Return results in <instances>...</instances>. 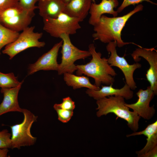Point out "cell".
<instances>
[{"label": "cell", "instance_id": "obj_1", "mask_svg": "<svg viewBox=\"0 0 157 157\" xmlns=\"http://www.w3.org/2000/svg\"><path fill=\"white\" fill-rule=\"evenodd\" d=\"M142 4L137 6L127 14L120 17H109L104 15L101 17L99 22L94 26L95 33L92 35L94 40H99L106 43L115 41L119 47L130 44L137 45L132 42H125L122 40L121 33L126 22L135 13L143 9Z\"/></svg>", "mask_w": 157, "mask_h": 157}, {"label": "cell", "instance_id": "obj_2", "mask_svg": "<svg viewBox=\"0 0 157 157\" xmlns=\"http://www.w3.org/2000/svg\"><path fill=\"white\" fill-rule=\"evenodd\" d=\"M92 58L88 63L84 65H76V75L81 76L84 74L93 78L94 84L100 87L101 84L107 85H113L115 81L113 77L117 74L108 61V58H101V54L97 52L93 44L88 46Z\"/></svg>", "mask_w": 157, "mask_h": 157}, {"label": "cell", "instance_id": "obj_3", "mask_svg": "<svg viewBox=\"0 0 157 157\" xmlns=\"http://www.w3.org/2000/svg\"><path fill=\"white\" fill-rule=\"evenodd\" d=\"M125 99L119 96H110L97 100L98 111L96 115L100 117L109 113H113L117 117L123 119L127 122L129 128L133 132L137 131L140 117L134 111H131L126 106Z\"/></svg>", "mask_w": 157, "mask_h": 157}, {"label": "cell", "instance_id": "obj_4", "mask_svg": "<svg viewBox=\"0 0 157 157\" xmlns=\"http://www.w3.org/2000/svg\"><path fill=\"white\" fill-rule=\"evenodd\" d=\"M22 113L24 117L22 122L10 126L12 149H19L22 147L33 145L37 140V138L31 134V129L38 117L26 109L23 108Z\"/></svg>", "mask_w": 157, "mask_h": 157}, {"label": "cell", "instance_id": "obj_5", "mask_svg": "<svg viewBox=\"0 0 157 157\" xmlns=\"http://www.w3.org/2000/svg\"><path fill=\"white\" fill-rule=\"evenodd\" d=\"M60 38L61 39L63 43L61 51V62L59 64L58 74L61 75L66 72L73 73L77 70L74 62L89 57L91 56V53L89 51L80 50L74 45L69 35L62 34Z\"/></svg>", "mask_w": 157, "mask_h": 157}, {"label": "cell", "instance_id": "obj_6", "mask_svg": "<svg viewBox=\"0 0 157 157\" xmlns=\"http://www.w3.org/2000/svg\"><path fill=\"white\" fill-rule=\"evenodd\" d=\"M35 26H29L24 29L15 41L5 47L2 53L8 56L11 60L17 54L29 48L44 47L45 43L39 40L43 33L35 32Z\"/></svg>", "mask_w": 157, "mask_h": 157}, {"label": "cell", "instance_id": "obj_7", "mask_svg": "<svg viewBox=\"0 0 157 157\" xmlns=\"http://www.w3.org/2000/svg\"><path fill=\"white\" fill-rule=\"evenodd\" d=\"M34 15V12L25 9L18 3L0 14V23L7 28L19 32L29 26Z\"/></svg>", "mask_w": 157, "mask_h": 157}, {"label": "cell", "instance_id": "obj_8", "mask_svg": "<svg viewBox=\"0 0 157 157\" xmlns=\"http://www.w3.org/2000/svg\"><path fill=\"white\" fill-rule=\"evenodd\" d=\"M43 30L52 37L60 38L66 34L69 35L75 34L81 28L79 20L63 12L54 18L43 19Z\"/></svg>", "mask_w": 157, "mask_h": 157}, {"label": "cell", "instance_id": "obj_9", "mask_svg": "<svg viewBox=\"0 0 157 157\" xmlns=\"http://www.w3.org/2000/svg\"><path fill=\"white\" fill-rule=\"evenodd\" d=\"M117 46L115 41L111 42L106 47L107 51L110 53L108 58V63L112 67L115 66L119 68L123 73L126 83L131 90H135L137 87L134 79L133 74L135 70L142 66L140 63L136 62L130 65L124 56L120 57L117 54L116 47Z\"/></svg>", "mask_w": 157, "mask_h": 157}, {"label": "cell", "instance_id": "obj_10", "mask_svg": "<svg viewBox=\"0 0 157 157\" xmlns=\"http://www.w3.org/2000/svg\"><path fill=\"white\" fill-rule=\"evenodd\" d=\"M134 61L141 60L142 57L147 60L150 67L147 70L146 77L150 84V87L155 95L157 94V51L154 48H146L142 47L137 48L131 54Z\"/></svg>", "mask_w": 157, "mask_h": 157}, {"label": "cell", "instance_id": "obj_11", "mask_svg": "<svg viewBox=\"0 0 157 157\" xmlns=\"http://www.w3.org/2000/svg\"><path fill=\"white\" fill-rule=\"evenodd\" d=\"M138 99L135 103L132 104L125 103L126 106L132 109L140 117L149 120L154 116L156 112L154 105L149 106L150 101L155 95L149 86L146 89H140L136 93Z\"/></svg>", "mask_w": 157, "mask_h": 157}, {"label": "cell", "instance_id": "obj_12", "mask_svg": "<svg viewBox=\"0 0 157 157\" xmlns=\"http://www.w3.org/2000/svg\"><path fill=\"white\" fill-rule=\"evenodd\" d=\"M63 43L62 40L55 44L47 52L43 54L35 63L29 65L28 75L40 70L57 71L59 64L57 59L58 53Z\"/></svg>", "mask_w": 157, "mask_h": 157}, {"label": "cell", "instance_id": "obj_13", "mask_svg": "<svg viewBox=\"0 0 157 157\" xmlns=\"http://www.w3.org/2000/svg\"><path fill=\"white\" fill-rule=\"evenodd\" d=\"M118 5V0H101L98 4L92 2L89 12L90 14L89 23L94 26L99 22L101 17L104 14L117 17L118 13L114 8Z\"/></svg>", "mask_w": 157, "mask_h": 157}, {"label": "cell", "instance_id": "obj_14", "mask_svg": "<svg viewBox=\"0 0 157 157\" xmlns=\"http://www.w3.org/2000/svg\"><path fill=\"white\" fill-rule=\"evenodd\" d=\"M22 84L10 88H1L3 99L0 104V116L12 112L22 113L23 108L20 107L18 100L19 91Z\"/></svg>", "mask_w": 157, "mask_h": 157}, {"label": "cell", "instance_id": "obj_15", "mask_svg": "<svg viewBox=\"0 0 157 157\" xmlns=\"http://www.w3.org/2000/svg\"><path fill=\"white\" fill-rule=\"evenodd\" d=\"M112 85L102 86L101 88L97 90L88 89L86 92L90 97L97 100L110 96H121L126 100L133 97V92L126 83L120 89L115 88Z\"/></svg>", "mask_w": 157, "mask_h": 157}, {"label": "cell", "instance_id": "obj_16", "mask_svg": "<svg viewBox=\"0 0 157 157\" xmlns=\"http://www.w3.org/2000/svg\"><path fill=\"white\" fill-rule=\"evenodd\" d=\"M37 9L43 19L54 18L63 12L65 4L62 0H39Z\"/></svg>", "mask_w": 157, "mask_h": 157}, {"label": "cell", "instance_id": "obj_17", "mask_svg": "<svg viewBox=\"0 0 157 157\" xmlns=\"http://www.w3.org/2000/svg\"><path fill=\"white\" fill-rule=\"evenodd\" d=\"M92 3V0H70L66 4L63 12L81 22L87 16Z\"/></svg>", "mask_w": 157, "mask_h": 157}, {"label": "cell", "instance_id": "obj_18", "mask_svg": "<svg viewBox=\"0 0 157 157\" xmlns=\"http://www.w3.org/2000/svg\"><path fill=\"white\" fill-rule=\"evenodd\" d=\"M143 135L147 137V143L141 150L136 152L138 157H142L147 152L157 146V121L149 124L143 130L134 132L131 134L127 135L129 137L131 136Z\"/></svg>", "mask_w": 157, "mask_h": 157}, {"label": "cell", "instance_id": "obj_19", "mask_svg": "<svg viewBox=\"0 0 157 157\" xmlns=\"http://www.w3.org/2000/svg\"><path fill=\"white\" fill-rule=\"evenodd\" d=\"M63 79L66 84L68 86L72 87L74 89L86 88L89 89L97 90L100 88L92 84L89 78L83 76L74 75L73 73H65Z\"/></svg>", "mask_w": 157, "mask_h": 157}, {"label": "cell", "instance_id": "obj_20", "mask_svg": "<svg viewBox=\"0 0 157 157\" xmlns=\"http://www.w3.org/2000/svg\"><path fill=\"white\" fill-rule=\"evenodd\" d=\"M19 34V32L7 28L0 23V55L2 49L15 41Z\"/></svg>", "mask_w": 157, "mask_h": 157}, {"label": "cell", "instance_id": "obj_21", "mask_svg": "<svg viewBox=\"0 0 157 157\" xmlns=\"http://www.w3.org/2000/svg\"><path fill=\"white\" fill-rule=\"evenodd\" d=\"M24 81L19 82L17 77L13 73L4 74L0 72V87L10 88L17 87L22 84Z\"/></svg>", "mask_w": 157, "mask_h": 157}, {"label": "cell", "instance_id": "obj_22", "mask_svg": "<svg viewBox=\"0 0 157 157\" xmlns=\"http://www.w3.org/2000/svg\"><path fill=\"white\" fill-rule=\"evenodd\" d=\"M11 134L7 129L0 131V148H11Z\"/></svg>", "mask_w": 157, "mask_h": 157}, {"label": "cell", "instance_id": "obj_23", "mask_svg": "<svg viewBox=\"0 0 157 157\" xmlns=\"http://www.w3.org/2000/svg\"><path fill=\"white\" fill-rule=\"evenodd\" d=\"M53 107L57 113L58 119L63 123L68 122L73 115V110L63 109L54 106Z\"/></svg>", "mask_w": 157, "mask_h": 157}, {"label": "cell", "instance_id": "obj_24", "mask_svg": "<svg viewBox=\"0 0 157 157\" xmlns=\"http://www.w3.org/2000/svg\"><path fill=\"white\" fill-rule=\"evenodd\" d=\"M54 106L63 109L71 110H73L75 107L74 102L69 97L63 98L61 103L56 104Z\"/></svg>", "mask_w": 157, "mask_h": 157}, {"label": "cell", "instance_id": "obj_25", "mask_svg": "<svg viewBox=\"0 0 157 157\" xmlns=\"http://www.w3.org/2000/svg\"><path fill=\"white\" fill-rule=\"evenodd\" d=\"M39 0H19V5L25 9L31 12H34L37 6L35 4Z\"/></svg>", "mask_w": 157, "mask_h": 157}, {"label": "cell", "instance_id": "obj_26", "mask_svg": "<svg viewBox=\"0 0 157 157\" xmlns=\"http://www.w3.org/2000/svg\"><path fill=\"white\" fill-rule=\"evenodd\" d=\"M146 1L154 5H157L156 3H154L150 0H123L121 5L117 8V11L118 13L121 12L125 8L131 5H135L139 3Z\"/></svg>", "mask_w": 157, "mask_h": 157}, {"label": "cell", "instance_id": "obj_27", "mask_svg": "<svg viewBox=\"0 0 157 157\" xmlns=\"http://www.w3.org/2000/svg\"><path fill=\"white\" fill-rule=\"evenodd\" d=\"M18 3L19 0H0V14L6 9Z\"/></svg>", "mask_w": 157, "mask_h": 157}, {"label": "cell", "instance_id": "obj_28", "mask_svg": "<svg viewBox=\"0 0 157 157\" xmlns=\"http://www.w3.org/2000/svg\"><path fill=\"white\" fill-rule=\"evenodd\" d=\"M157 156V146H156L143 155L142 157H156Z\"/></svg>", "mask_w": 157, "mask_h": 157}, {"label": "cell", "instance_id": "obj_29", "mask_svg": "<svg viewBox=\"0 0 157 157\" xmlns=\"http://www.w3.org/2000/svg\"><path fill=\"white\" fill-rule=\"evenodd\" d=\"M8 148H0V157H7L9 151Z\"/></svg>", "mask_w": 157, "mask_h": 157}, {"label": "cell", "instance_id": "obj_30", "mask_svg": "<svg viewBox=\"0 0 157 157\" xmlns=\"http://www.w3.org/2000/svg\"><path fill=\"white\" fill-rule=\"evenodd\" d=\"M65 4L68 3L70 0H62Z\"/></svg>", "mask_w": 157, "mask_h": 157}, {"label": "cell", "instance_id": "obj_31", "mask_svg": "<svg viewBox=\"0 0 157 157\" xmlns=\"http://www.w3.org/2000/svg\"><path fill=\"white\" fill-rule=\"evenodd\" d=\"M96 0H92V2L93 3H95V1Z\"/></svg>", "mask_w": 157, "mask_h": 157}]
</instances>
